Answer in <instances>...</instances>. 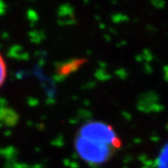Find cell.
<instances>
[{
    "label": "cell",
    "instance_id": "cell-2",
    "mask_svg": "<svg viewBox=\"0 0 168 168\" xmlns=\"http://www.w3.org/2000/svg\"><path fill=\"white\" fill-rule=\"evenodd\" d=\"M8 75V67L3 55L0 53V88L3 86L6 81Z\"/></svg>",
    "mask_w": 168,
    "mask_h": 168
},
{
    "label": "cell",
    "instance_id": "cell-3",
    "mask_svg": "<svg viewBox=\"0 0 168 168\" xmlns=\"http://www.w3.org/2000/svg\"><path fill=\"white\" fill-rule=\"evenodd\" d=\"M160 168H168V145H166L161 152L159 159Z\"/></svg>",
    "mask_w": 168,
    "mask_h": 168
},
{
    "label": "cell",
    "instance_id": "cell-1",
    "mask_svg": "<svg viewBox=\"0 0 168 168\" xmlns=\"http://www.w3.org/2000/svg\"><path fill=\"white\" fill-rule=\"evenodd\" d=\"M120 146V142L114 131L104 123L85 126L77 143L80 155L93 163H102L109 159Z\"/></svg>",
    "mask_w": 168,
    "mask_h": 168
}]
</instances>
